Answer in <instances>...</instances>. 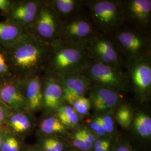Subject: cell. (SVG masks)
Masks as SVG:
<instances>
[{
  "label": "cell",
  "instance_id": "obj_1",
  "mask_svg": "<svg viewBox=\"0 0 151 151\" xmlns=\"http://www.w3.org/2000/svg\"><path fill=\"white\" fill-rule=\"evenodd\" d=\"M50 45L26 33L16 43L5 48L16 77L25 79L43 73L48 60Z\"/></svg>",
  "mask_w": 151,
  "mask_h": 151
},
{
  "label": "cell",
  "instance_id": "obj_2",
  "mask_svg": "<svg viewBox=\"0 0 151 151\" xmlns=\"http://www.w3.org/2000/svg\"><path fill=\"white\" fill-rule=\"evenodd\" d=\"M91 60L85 44H69L59 40L50 45L43 76L54 77L84 70Z\"/></svg>",
  "mask_w": 151,
  "mask_h": 151
},
{
  "label": "cell",
  "instance_id": "obj_3",
  "mask_svg": "<svg viewBox=\"0 0 151 151\" xmlns=\"http://www.w3.org/2000/svg\"><path fill=\"white\" fill-rule=\"evenodd\" d=\"M83 5L100 32L111 35L125 24L122 0H83Z\"/></svg>",
  "mask_w": 151,
  "mask_h": 151
},
{
  "label": "cell",
  "instance_id": "obj_4",
  "mask_svg": "<svg viewBox=\"0 0 151 151\" xmlns=\"http://www.w3.org/2000/svg\"><path fill=\"white\" fill-rule=\"evenodd\" d=\"M124 69L135 97L145 103L151 96V55L124 58Z\"/></svg>",
  "mask_w": 151,
  "mask_h": 151
},
{
  "label": "cell",
  "instance_id": "obj_5",
  "mask_svg": "<svg viewBox=\"0 0 151 151\" xmlns=\"http://www.w3.org/2000/svg\"><path fill=\"white\" fill-rule=\"evenodd\" d=\"M82 73L92 83L102 85L122 95L131 89L124 69L91 60Z\"/></svg>",
  "mask_w": 151,
  "mask_h": 151
},
{
  "label": "cell",
  "instance_id": "obj_6",
  "mask_svg": "<svg viewBox=\"0 0 151 151\" xmlns=\"http://www.w3.org/2000/svg\"><path fill=\"white\" fill-rule=\"evenodd\" d=\"M111 36L124 59L151 55V34L124 24Z\"/></svg>",
  "mask_w": 151,
  "mask_h": 151
},
{
  "label": "cell",
  "instance_id": "obj_7",
  "mask_svg": "<svg viewBox=\"0 0 151 151\" xmlns=\"http://www.w3.org/2000/svg\"><path fill=\"white\" fill-rule=\"evenodd\" d=\"M85 45L92 61L124 69V58L111 35L98 32L88 39Z\"/></svg>",
  "mask_w": 151,
  "mask_h": 151
},
{
  "label": "cell",
  "instance_id": "obj_8",
  "mask_svg": "<svg viewBox=\"0 0 151 151\" xmlns=\"http://www.w3.org/2000/svg\"><path fill=\"white\" fill-rule=\"evenodd\" d=\"M98 30L83 6L75 16L62 24L58 40L69 44H85Z\"/></svg>",
  "mask_w": 151,
  "mask_h": 151
},
{
  "label": "cell",
  "instance_id": "obj_9",
  "mask_svg": "<svg viewBox=\"0 0 151 151\" xmlns=\"http://www.w3.org/2000/svg\"><path fill=\"white\" fill-rule=\"evenodd\" d=\"M62 23L45 0L32 27L27 32L40 41L51 45L58 40Z\"/></svg>",
  "mask_w": 151,
  "mask_h": 151
},
{
  "label": "cell",
  "instance_id": "obj_10",
  "mask_svg": "<svg viewBox=\"0 0 151 151\" xmlns=\"http://www.w3.org/2000/svg\"><path fill=\"white\" fill-rule=\"evenodd\" d=\"M125 24L151 34V0H122Z\"/></svg>",
  "mask_w": 151,
  "mask_h": 151
},
{
  "label": "cell",
  "instance_id": "obj_11",
  "mask_svg": "<svg viewBox=\"0 0 151 151\" xmlns=\"http://www.w3.org/2000/svg\"><path fill=\"white\" fill-rule=\"evenodd\" d=\"M88 93L96 115L113 111L122 103V95L97 83H92Z\"/></svg>",
  "mask_w": 151,
  "mask_h": 151
},
{
  "label": "cell",
  "instance_id": "obj_12",
  "mask_svg": "<svg viewBox=\"0 0 151 151\" xmlns=\"http://www.w3.org/2000/svg\"><path fill=\"white\" fill-rule=\"evenodd\" d=\"M45 0L14 1L11 10L3 15L5 19L20 24L28 32L32 27Z\"/></svg>",
  "mask_w": 151,
  "mask_h": 151
},
{
  "label": "cell",
  "instance_id": "obj_13",
  "mask_svg": "<svg viewBox=\"0 0 151 151\" xmlns=\"http://www.w3.org/2000/svg\"><path fill=\"white\" fill-rule=\"evenodd\" d=\"M0 101L11 110H27L23 79L14 78L0 85Z\"/></svg>",
  "mask_w": 151,
  "mask_h": 151
},
{
  "label": "cell",
  "instance_id": "obj_14",
  "mask_svg": "<svg viewBox=\"0 0 151 151\" xmlns=\"http://www.w3.org/2000/svg\"><path fill=\"white\" fill-rule=\"evenodd\" d=\"M42 92L44 114L55 113L65 103L63 87L51 77L42 75Z\"/></svg>",
  "mask_w": 151,
  "mask_h": 151
},
{
  "label": "cell",
  "instance_id": "obj_15",
  "mask_svg": "<svg viewBox=\"0 0 151 151\" xmlns=\"http://www.w3.org/2000/svg\"><path fill=\"white\" fill-rule=\"evenodd\" d=\"M23 93L28 111L33 114L42 110V76L36 75L23 79Z\"/></svg>",
  "mask_w": 151,
  "mask_h": 151
},
{
  "label": "cell",
  "instance_id": "obj_16",
  "mask_svg": "<svg viewBox=\"0 0 151 151\" xmlns=\"http://www.w3.org/2000/svg\"><path fill=\"white\" fill-rule=\"evenodd\" d=\"M52 78L60 83L64 91L70 92L77 97L86 96L92 85L91 82L81 72L72 73Z\"/></svg>",
  "mask_w": 151,
  "mask_h": 151
},
{
  "label": "cell",
  "instance_id": "obj_17",
  "mask_svg": "<svg viewBox=\"0 0 151 151\" xmlns=\"http://www.w3.org/2000/svg\"><path fill=\"white\" fill-rule=\"evenodd\" d=\"M33 114L27 110H11L5 126L15 135H22L29 132L34 125Z\"/></svg>",
  "mask_w": 151,
  "mask_h": 151
},
{
  "label": "cell",
  "instance_id": "obj_18",
  "mask_svg": "<svg viewBox=\"0 0 151 151\" xmlns=\"http://www.w3.org/2000/svg\"><path fill=\"white\" fill-rule=\"evenodd\" d=\"M46 2L57 13L62 24L83 8V0H46Z\"/></svg>",
  "mask_w": 151,
  "mask_h": 151
},
{
  "label": "cell",
  "instance_id": "obj_19",
  "mask_svg": "<svg viewBox=\"0 0 151 151\" xmlns=\"http://www.w3.org/2000/svg\"><path fill=\"white\" fill-rule=\"evenodd\" d=\"M25 28L8 19L0 22V45L8 48L27 33Z\"/></svg>",
  "mask_w": 151,
  "mask_h": 151
},
{
  "label": "cell",
  "instance_id": "obj_20",
  "mask_svg": "<svg viewBox=\"0 0 151 151\" xmlns=\"http://www.w3.org/2000/svg\"><path fill=\"white\" fill-rule=\"evenodd\" d=\"M131 125L138 135L143 137H151V118L150 114L145 111L142 110L134 111Z\"/></svg>",
  "mask_w": 151,
  "mask_h": 151
},
{
  "label": "cell",
  "instance_id": "obj_21",
  "mask_svg": "<svg viewBox=\"0 0 151 151\" xmlns=\"http://www.w3.org/2000/svg\"><path fill=\"white\" fill-rule=\"evenodd\" d=\"M45 115V116L39 123V130L42 133L46 135H52L65 133L67 128L61 123L55 114Z\"/></svg>",
  "mask_w": 151,
  "mask_h": 151
},
{
  "label": "cell",
  "instance_id": "obj_22",
  "mask_svg": "<svg viewBox=\"0 0 151 151\" xmlns=\"http://www.w3.org/2000/svg\"><path fill=\"white\" fill-rule=\"evenodd\" d=\"M61 123L67 128H75L80 123V116L73 108L64 103L55 113Z\"/></svg>",
  "mask_w": 151,
  "mask_h": 151
},
{
  "label": "cell",
  "instance_id": "obj_23",
  "mask_svg": "<svg viewBox=\"0 0 151 151\" xmlns=\"http://www.w3.org/2000/svg\"><path fill=\"white\" fill-rule=\"evenodd\" d=\"M134 111L129 104L122 103L115 109L114 118L122 128H128L132 123Z\"/></svg>",
  "mask_w": 151,
  "mask_h": 151
},
{
  "label": "cell",
  "instance_id": "obj_24",
  "mask_svg": "<svg viewBox=\"0 0 151 151\" xmlns=\"http://www.w3.org/2000/svg\"><path fill=\"white\" fill-rule=\"evenodd\" d=\"M16 77L6 49L0 45V85Z\"/></svg>",
  "mask_w": 151,
  "mask_h": 151
},
{
  "label": "cell",
  "instance_id": "obj_25",
  "mask_svg": "<svg viewBox=\"0 0 151 151\" xmlns=\"http://www.w3.org/2000/svg\"><path fill=\"white\" fill-rule=\"evenodd\" d=\"M70 106L75 110L80 118L81 116H85L88 115L91 109L90 100L86 96H83L77 98L70 105Z\"/></svg>",
  "mask_w": 151,
  "mask_h": 151
},
{
  "label": "cell",
  "instance_id": "obj_26",
  "mask_svg": "<svg viewBox=\"0 0 151 151\" xmlns=\"http://www.w3.org/2000/svg\"><path fill=\"white\" fill-rule=\"evenodd\" d=\"M0 151H20V142L16 135L9 131L4 140Z\"/></svg>",
  "mask_w": 151,
  "mask_h": 151
},
{
  "label": "cell",
  "instance_id": "obj_27",
  "mask_svg": "<svg viewBox=\"0 0 151 151\" xmlns=\"http://www.w3.org/2000/svg\"><path fill=\"white\" fill-rule=\"evenodd\" d=\"M112 114L113 111L97 115L101 121L106 133L108 134L112 133L115 129L114 120Z\"/></svg>",
  "mask_w": 151,
  "mask_h": 151
},
{
  "label": "cell",
  "instance_id": "obj_28",
  "mask_svg": "<svg viewBox=\"0 0 151 151\" xmlns=\"http://www.w3.org/2000/svg\"><path fill=\"white\" fill-rule=\"evenodd\" d=\"M73 143L76 147L81 150H88L92 146V145L88 142L83 137L80 129L77 130L73 135Z\"/></svg>",
  "mask_w": 151,
  "mask_h": 151
},
{
  "label": "cell",
  "instance_id": "obj_29",
  "mask_svg": "<svg viewBox=\"0 0 151 151\" xmlns=\"http://www.w3.org/2000/svg\"><path fill=\"white\" fill-rule=\"evenodd\" d=\"M88 125L90 129L97 134V135H104L106 134L104 128L101 121L97 115L90 119Z\"/></svg>",
  "mask_w": 151,
  "mask_h": 151
},
{
  "label": "cell",
  "instance_id": "obj_30",
  "mask_svg": "<svg viewBox=\"0 0 151 151\" xmlns=\"http://www.w3.org/2000/svg\"><path fill=\"white\" fill-rule=\"evenodd\" d=\"M11 110L6 106L0 101V127L5 126L6 119L7 118Z\"/></svg>",
  "mask_w": 151,
  "mask_h": 151
},
{
  "label": "cell",
  "instance_id": "obj_31",
  "mask_svg": "<svg viewBox=\"0 0 151 151\" xmlns=\"http://www.w3.org/2000/svg\"><path fill=\"white\" fill-rule=\"evenodd\" d=\"M13 0H0V11L2 15H4L11 10L14 4Z\"/></svg>",
  "mask_w": 151,
  "mask_h": 151
},
{
  "label": "cell",
  "instance_id": "obj_32",
  "mask_svg": "<svg viewBox=\"0 0 151 151\" xmlns=\"http://www.w3.org/2000/svg\"><path fill=\"white\" fill-rule=\"evenodd\" d=\"M81 132V134L83 136V137L86 139V140L89 142L90 143H91L92 145H93V143H95V135H93L91 131L87 128H82L80 129Z\"/></svg>",
  "mask_w": 151,
  "mask_h": 151
},
{
  "label": "cell",
  "instance_id": "obj_33",
  "mask_svg": "<svg viewBox=\"0 0 151 151\" xmlns=\"http://www.w3.org/2000/svg\"><path fill=\"white\" fill-rule=\"evenodd\" d=\"M49 140L57 151H63V145L60 140L54 138H49Z\"/></svg>",
  "mask_w": 151,
  "mask_h": 151
},
{
  "label": "cell",
  "instance_id": "obj_34",
  "mask_svg": "<svg viewBox=\"0 0 151 151\" xmlns=\"http://www.w3.org/2000/svg\"><path fill=\"white\" fill-rule=\"evenodd\" d=\"M9 132V130L5 126L0 127V149L2 145L4 140H5L6 137Z\"/></svg>",
  "mask_w": 151,
  "mask_h": 151
},
{
  "label": "cell",
  "instance_id": "obj_35",
  "mask_svg": "<svg viewBox=\"0 0 151 151\" xmlns=\"http://www.w3.org/2000/svg\"><path fill=\"white\" fill-rule=\"evenodd\" d=\"M43 149L44 151H57L51 144L49 139H46L43 143Z\"/></svg>",
  "mask_w": 151,
  "mask_h": 151
},
{
  "label": "cell",
  "instance_id": "obj_36",
  "mask_svg": "<svg viewBox=\"0 0 151 151\" xmlns=\"http://www.w3.org/2000/svg\"><path fill=\"white\" fill-rule=\"evenodd\" d=\"M110 143L109 140H106V142L101 146L99 148L94 150L95 151H110Z\"/></svg>",
  "mask_w": 151,
  "mask_h": 151
},
{
  "label": "cell",
  "instance_id": "obj_37",
  "mask_svg": "<svg viewBox=\"0 0 151 151\" xmlns=\"http://www.w3.org/2000/svg\"><path fill=\"white\" fill-rule=\"evenodd\" d=\"M106 139H99L96 140L94 143V150H96L103 146V145L106 142Z\"/></svg>",
  "mask_w": 151,
  "mask_h": 151
},
{
  "label": "cell",
  "instance_id": "obj_38",
  "mask_svg": "<svg viewBox=\"0 0 151 151\" xmlns=\"http://www.w3.org/2000/svg\"><path fill=\"white\" fill-rule=\"evenodd\" d=\"M116 151H132L129 148H128L127 147H124V146H121L119 147V148H118L116 149Z\"/></svg>",
  "mask_w": 151,
  "mask_h": 151
},
{
  "label": "cell",
  "instance_id": "obj_39",
  "mask_svg": "<svg viewBox=\"0 0 151 151\" xmlns=\"http://www.w3.org/2000/svg\"></svg>",
  "mask_w": 151,
  "mask_h": 151
}]
</instances>
